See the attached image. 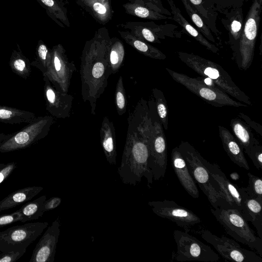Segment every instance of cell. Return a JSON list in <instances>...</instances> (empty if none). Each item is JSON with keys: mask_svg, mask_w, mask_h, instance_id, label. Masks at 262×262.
<instances>
[{"mask_svg": "<svg viewBox=\"0 0 262 262\" xmlns=\"http://www.w3.org/2000/svg\"><path fill=\"white\" fill-rule=\"evenodd\" d=\"M109 42L104 40L89 42L80 58L81 96L84 102H89L91 113L94 115L97 101L105 90L112 74L107 58Z\"/></svg>", "mask_w": 262, "mask_h": 262, "instance_id": "obj_2", "label": "cell"}, {"mask_svg": "<svg viewBox=\"0 0 262 262\" xmlns=\"http://www.w3.org/2000/svg\"><path fill=\"white\" fill-rule=\"evenodd\" d=\"M167 165V142L163 126L158 117L152 120L148 164L154 180L158 181L165 177Z\"/></svg>", "mask_w": 262, "mask_h": 262, "instance_id": "obj_12", "label": "cell"}, {"mask_svg": "<svg viewBox=\"0 0 262 262\" xmlns=\"http://www.w3.org/2000/svg\"><path fill=\"white\" fill-rule=\"evenodd\" d=\"M248 185L244 187L247 194L250 197L262 200V180L261 178L250 172L248 173Z\"/></svg>", "mask_w": 262, "mask_h": 262, "instance_id": "obj_39", "label": "cell"}, {"mask_svg": "<svg viewBox=\"0 0 262 262\" xmlns=\"http://www.w3.org/2000/svg\"></svg>", "mask_w": 262, "mask_h": 262, "instance_id": "obj_49", "label": "cell"}, {"mask_svg": "<svg viewBox=\"0 0 262 262\" xmlns=\"http://www.w3.org/2000/svg\"><path fill=\"white\" fill-rule=\"evenodd\" d=\"M42 189V187L31 186L12 192L0 201V212L13 208L31 200Z\"/></svg>", "mask_w": 262, "mask_h": 262, "instance_id": "obj_26", "label": "cell"}, {"mask_svg": "<svg viewBox=\"0 0 262 262\" xmlns=\"http://www.w3.org/2000/svg\"><path fill=\"white\" fill-rule=\"evenodd\" d=\"M9 65L12 72L18 76L25 79L30 76L31 62L19 48L13 50Z\"/></svg>", "mask_w": 262, "mask_h": 262, "instance_id": "obj_32", "label": "cell"}, {"mask_svg": "<svg viewBox=\"0 0 262 262\" xmlns=\"http://www.w3.org/2000/svg\"><path fill=\"white\" fill-rule=\"evenodd\" d=\"M56 1L61 4L63 0H56Z\"/></svg>", "mask_w": 262, "mask_h": 262, "instance_id": "obj_48", "label": "cell"}, {"mask_svg": "<svg viewBox=\"0 0 262 262\" xmlns=\"http://www.w3.org/2000/svg\"><path fill=\"white\" fill-rule=\"evenodd\" d=\"M35 117L34 113L0 105V122H1L10 124L29 123Z\"/></svg>", "mask_w": 262, "mask_h": 262, "instance_id": "obj_30", "label": "cell"}, {"mask_svg": "<svg viewBox=\"0 0 262 262\" xmlns=\"http://www.w3.org/2000/svg\"><path fill=\"white\" fill-rule=\"evenodd\" d=\"M125 41L144 55L155 59L164 60L166 55L157 48L149 45L128 32H120Z\"/></svg>", "mask_w": 262, "mask_h": 262, "instance_id": "obj_29", "label": "cell"}, {"mask_svg": "<svg viewBox=\"0 0 262 262\" xmlns=\"http://www.w3.org/2000/svg\"><path fill=\"white\" fill-rule=\"evenodd\" d=\"M17 168V164L11 162L7 164L0 163V184Z\"/></svg>", "mask_w": 262, "mask_h": 262, "instance_id": "obj_42", "label": "cell"}, {"mask_svg": "<svg viewBox=\"0 0 262 262\" xmlns=\"http://www.w3.org/2000/svg\"><path fill=\"white\" fill-rule=\"evenodd\" d=\"M126 138L118 173L125 184L135 186L143 177L147 185L153 177L148 168L152 119L147 101L141 98L127 118Z\"/></svg>", "mask_w": 262, "mask_h": 262, "instance_id": "obj_1", "label": "cell"}, {"mask_svg": "<svg viewBox=\"0 0 262 262\" xmlns=\"http://www.w3.org/2000/svg\"><path fill=\"white\" fill-rule=\"evenodd\" d=\"M244 195L245 219L256 229L258 235L262 238V200L249 196L244 187H241Z\"/></svg>", "mask_w": 262, "mask_h": 262, "instance_id": "obj_27", "label": "cell"}, {"mask_svg": "<svg viewBox=\"0 0 262 262\" xmlns=\"http://www.w3.org/2000/svg\"><path fill=\"white\" fill-rule=\"evenodd\" d=\"M61 203V199L58 196H53L48 200H46L43 204V210L45 212L50 211L56 208Z\"/></svg>", "mask_w": 262, "mask_h": 262, "instance_id": "obj_46", "label": "cell"}, {"mask_svg": "<svg viewBox=\"0 0 262 262\" xmlns=\"http://www.w3.org/2000/svg\"><path fill=\"white\" fill-rule=\"evenodd\" d=\"M211 212L227 234L255 250L262 257V239L257 236L243 215L231 207L211 208Z\"/></svg>", "mask_w": 262, "mask_h": 262, "instance_id": "obj_5", "label": "cell"}, {"mask_svg": "<svg viewBox=\"0 0 262 262\" xmlns=\"http://www.w3.org/2000/svg\"><path fill=\"white\" fill-rule=\"evenodd\" d=\"M196 232L204 240L212 245L223 258L227 260L236 262H262V257L252 251L243 248L235 240L224 235L217 236L205 229H201Z\"/></svg>", "mask_w": 262, "mask_h": 262, "instance_id": "obj_11", "label": "cell"}, {"mask_svg": "<svg viewBox=\"0 0 262 262\" xmlns=\"http://www.w3.org/2000/svg\"><path fill=\"white\" fill-rule=\"evenodd\" d=\"M115 103L117 112L122 116L126 112L127 99L123 78L120 76L117 81L115 92Z\"/></svg>", "mask_w": 262, "mask_h": 262, "instance_id": "obj_38", "label": "cell"}, {"mask_svg": "<svg viewBox=\"0 0 262 262\" xmlns=\"http://www.w3.org/2000/svg\"><path fill=\"white\" fill-rule=\"evenodd\" d=\"M216 12L221 13L223 10L229 9L238 3H243V0H212Z\"/></svg>", "mask_w": 262, "mask_h": 262, "instance_id": "obj_43", "label": "cell"}, {"mask_svg": "<svg viewBox=\"0 0 262 262\" xmlns=\"http://www.w3.org/2000/svg\"><path fill=\"white\" fill-rule=\"evenodd\" d=\"M181 1L183 3L189 18L195 25L196 29L208 40L213 42L214 43H216L217 42L213 36L210 28L205 24L200 14L193 7V6L188 0Z\"/></svg>", "mask_w": 262, "mask_h": 262, "instance_id": "obj_35", "label": "cell"}, {"mask_svg": "<svg viewBox=\"0 0 262 262\" xmlns=\"http://www.w3.org/2000/svg\"><path fill=\"white\" fill-rule=\"evenodd\" d=\"M173 235L177 245L176 260L203 262H216L219 260V255L209 246L189 232L175 230Z\"/></svg>", "mask_w": 262, "mask_h": 262, "instance_id": "obj_10", "label": "cell"}, {"mask_svg": "<svg viewBox=\"0 0 262 262\" xmlns=\"http://www.w3.org/2000/svg\"><path fill=\"white\" fill-rule=\"evenodd\" d=\"M230 127L233 136L247 155L253 145L260 144L249 126L239 117L231 120Z\"/></svg>", "mask_w": 262, "mask_h": 262, "instance_id": "obj_25", "label": "cell"}, {"mask_svg": "<svg viewBox=\"0 0 262 262\" xmlns=\"http://www.w3.org/2000/svg\"><path fill=\"white\" fill-rule=\"evenodd\" d=\"M126 11L137 17L151 20L172 19L171 16L166 15L157 6L146 0L135 1V5L126 4Z\"/></svg>", "mask_w": 262, "mask_h": 262, "instance_id": "obj_24", "label": "cell"}, {"mask_svg": "<svg viewBox=\"0 0 262 262\" xmlns=\"http://www.w3.org/2000/svg\"><path fill=\"white\" fill-rule=\"evenodd\" d=\"M59 219L53 221L37 243L29 262H54L60 232Z\"/></svg>", "mask_w": 262, "mask_h": 262, "instance_id": "obj_17", "label": "cell"}, {"mask_svg": "<svg viewBox=\"0 0 262 262\" xmlns=\"http://www.w3.org/2000/svg\"><path fill=\"white\" fill-rule=\"evenodd\" d=\"M200 14L210 30L216 35L221 34L216 26L217 13L212 0H188Z\"/></svg>", "mask_w": 262, "mask_h": 262, "instance_id": "obj_28", "label": "cell"}, {"mask_svg": "<svg viewBox=\"0 0 262 262\" xmlns=\"http://www.w3.org/2000/svg\"><path fill=\"white\" fill-rule=\"evenodd\" d=\"M171 162L174 173L183 188L193 198H198L199 191L196 184L189 172L178 146L172 149Z\"/></svg>", "mask_w": 262, "mask_h": 262, "instance_id": "obj_20", "label": "cell"}, {"mask_svg": "<svg viewBox=\"0 0 262 262\" xmlns=\"http://www.w3.org/2000/svg\"><path fill=\"white\" fill-rule=\"evenodd\" d=\"M43 79L46 110L57 118L69 117L74 99L73 96L57 90L47 76H43Z\"/></svg>", "mask_w": 262, "mask_h": 262, "instance_id": "obj_16", "label": "cell"}, {"mask_svg": "<svg viewBox=\"0 0 262 262\" xmlns=\"http://www.w3.org/2000/svg\"><path fill=\"white\" fill-rule=\"evenodd\" d=\"M172 78L208 103L216 106L247 107V105L231 98L217 86L206 84L199 78H192L186 74L166 68Z\"/></svg>", "mask_w": 262, "mask_h": 262, "instance_id": "obj_7", "label": "cell"}, {"mask_svg": "<svg viewBox=\"0 0 262 262\" xmlns=\"http://www.w3.org/2000/svg\"><path fill=\"white\" fill-rule=\"evenodd\" d=\"M54 123L52 116L46 115L35 117L27 125L0 144V152H8L23 149L45 138Z\"/></svg>", "mask_w": 262, "mask_h": 262, "instance_id": "obj_8", "label": "cell"}, {"mask_svg": "<svg viewBox=\"0 0 262 262\" xmlns=\"http://www.w3.org/2000/svg\"><path fill=\"white\" fill-rule=\"evenodd\" d=\"M178 57L189 68L204 77L210 79L221 90L239 101L252 105L250 98L233 82L230 75L217 63L193 53L177 52Z\"/></svg>", "mask_w": 262, "mask_h": 262, "instance_id": "obj_3", "label": "cell"}, {"mask_svg": "<svg viewBox=\"0 0 262 262\" xmlns=\"http://www.w3.org/2000/svg\"><path fill=\"white\" fill-rule=\"evenodd\" d=\"M243 4V3H238L221 12L223 14L221 21L228 32L229 44L232 50L234 59H235L236 56L244 28Z\"/></svg>", "mask_w": 262, "mask_h": 262, "instance_id": "obj_18", "label": "cell"}, {"mask_svg": "<svg viewBox=\"0 0 262 262\" xmlns=\"http://www.w3.org/2000/svg\"><path fill=\"white\" fill-rule=\"evenodd\" d=\"M201 160L227 202L231 207L237 209L245 218L244 195L241 187L231 183L217 164L210 163L202 156Z\"/></svg>", "mask_w": 262, "mask_h": 262, "instance_id": "obj_15", "label": "cell"}, {"mask_svg": "<svg viewBox=\"0 0 262 262\" xmlns=\"http://www.w3.org/2000/svg\"><path fill=\"white\" fill-rule=\"evenodd\" d=\"M189 172L213 208L231 207L219 190L215 182L201 160V155L187 141H182L178 146Z\"/></svg>", "mask_w": 262, "mask_h": 262, "instance_id": "obj_4", "label": "cell"}, {"mask_svg": "<svg viewBox=\"0 0 262 262\" xmlns=\"http://www.w3.org/2000/svg\"><path fill=\"white\" fill-rule=\"evenodd\" d=\"M238 117L248 125L250 128L254 129L257 134H259L262 136V127L261 125L252 120L250 118L243 113H239L238 114Z\"/></svg>", "mask_w": 262, "mask_h": 262, "instance_id": "obj_45", "label": "cell"}, {"mask_svg": "<svg viewBox=\"0 0 262 262\" xmlns=\"http://www.w3.org/2000/svg\"><path fill=\"white\" fill-rule=\"evenodd\" d=\"M218 128L223 148L230 159L239 167L249 170L244 150L233 135L224 126L219 125Z\"/></svg>", "mask_w": 262, "mask_h": 262, "instance_id": "obj_21", "label": "cell"}, {"mask_svg": "<svg viewBox=\"0 0 262 262\" xmlns=\"http://www.w3.org/2000/svg\"><path fill=\"white\" fill-rule=\"evenodd\" d=\"M46 200V196L42 195L34 200L28 201L23 205L17 210L20 214V222L25 223L36 220L41 217L45 212L43 210V204Z\"/></svg>", "mask_w": 262, "mask_h": 262, "instance_id": "obj_31", "label": "cell"}, {"mask_svg": "<svg viewBox=\"0 0 262 262\" xmlns=\"http://www.w3.org/2000/svg\"><path fill=\"white\" fill-rule=\"evenodd\" d=\"M247 155L257 169L262 168V146L260 144L253 145Z\"/></svg>", "mask_w": 262, "mask_h": 262, "instance_id": "obj_40", "label": "cell"}, {"mask_svg": "<svg viewBox=\"0 0 262 262\" xmlns=\"http://www.w3.org/2000/svg\"><path fill=\"white\" fill-rule=\"evenodd\" d=\"M148 204L157 215L171 221L185 231L189 232L193 227L202 222L193 212L172 200L152 201Z\"/></svg>", "mask_w": 262, "mask_h": 262, "instance_id": "obj_14", "label": "cell"}, {"mask_svg": "<svg viewBox=\"0 0 262 262\" xmlns=\"http://www.w3.org/2000/svg\"><path fill=\"white\" fill-rule=\"evenodd\" d=\"M20 217L18 210L7 214L0 215V228L12 223L20 222Z\"/></svg>", "mask_w": 262, "mask_h": 262, "instance_id": "obj_44", "label": "cell"}, {"mask_svg": "<svg viewBox=\"0 0 262 262\" xmlns=\"http://www.w3.org/2000/svg\"><path fill=\"white\" fill-rule=\"evenodd\" d=\"M167 2L171 10L172 19L177 22L189 35L204 46L207 50L214 53H218L219 52V48L215 45L208 40L196 28L194 27L186 19L173 1L167 0Z\"/></svg>", "mask_w": 262, "mask_h": 262, "instance_id": "obj_23", "label": "cell"}, {"mask_svg": "<svg viewBox=\"0 0 262 262\" xmlns=\"http://www.w3.org/2000/svg\"><path fill=\"white\" fill-rule=\"evenodd\" d=\"M101 144L107 161L111 165L116 164L117 141L113 122L107 116L103 117L100 129Z\"/></svg>", "mask_w": 262, "mask_h": 262, "instance_id": "obj_22", "label": "cell"}, {"mask_svg": "<svg viewBox=\"0 0 262 262\" xmlns=\"http://www.w3.org/2000/svg\"><path fill=\"white\" fill-rule=\"evenodd\" d=\"M261 10L262 0H253L244 20L235 57L238 67L244 70L250 68L253 60Z\"/></svg>", "mask_w": 262, "mask_h": 262, "instance_id": "obj_6", "label": "cell"}, {"mask_svg": "<svg viewBox=\"0 0 262 262\" xmlns=\"http://www.w3.org/2000/svg\"><path fill=\"white\" fill-rule=\"evenodd\" d=\"M51 49L42 40H39L36 47L35 58L31 62V65L37 68L45 76L51 65Z\"/></svg>", "mask_w": 262, "mask_h": 262, "instance_id": "obj_34", "label": "cell"}, {"mask_svg": "<svg viewBox=\"0 0 262 262\" xmlns=\"http://www.w3.org/2000/svg\"><path fill=\"white\" fill-rule=\"evenodd\" d=\"M128 25L133 26L129 28L134 29V36L150 42L161 43L160 39L166 37H179L177 28L178 27L172 24L158 25L153 22L129 23Z\"/></svg>", "mask_w": 262, "mask_h": 262, "instance_id": "obj_19", "label": "cell"}, {"mask_svg": "<svg viewBox=\"0 0 262 262\" xmlns=\"http://www.w3.org/2000/svg\"><path fill=\"white\" fill-rule=\"evenodd\" d=\"M160 8L166 15L171 16V12L165 9L163 6L162 0H146Z\"/></svg>", "mask_w": 262, "mask_h": 262, "instance_id": "obj_47", "label": "cell"}, {"mask_svg": "<svg viewBox=\"0 0 262 262\" xmlns=\"http://www.w3.org/2000/svg\"><path fill=\"white\" fill-rule=\"evenodd\" d=\"M26 250L9 251L0 253V262H15L20 258Z\"/></svg>", "mask_w": 262, "mask_h": 262, "instance_id": "obj_41", "label": "cell"}, {"mask_svg": "<svg viewBox=\"0 0 262 262\" xmlns=\"http://www.w3.org/2000/svg\"><path fill=\"white\" fill-rule=\"evenodd\" d=\"M125 50L123 44L117 39L109 42L107 58L112 74L117 73L123 64Z\"/></svg>", "mask_w": 262, "mask_h": 262, "instance_id": "obj_33", "label": "cell"}, {"mask_svg": "<svg viewBox=\"0 0 262 262\" xmlns=\"http://www.w3.org/2000/svg\"><path fill=\"white\" fill-rule=\"evenodd\" d=\"M158 117L165 130L168 129V109L163 93L157 88L152 90Z\"/></svg>", "mask_w": 262, "mask_h": 262, "instance_id": "obj_36", "label": "cell"}, {"mask_svg": "<svg viewBox=\"0 0 262 262\" xmlns=\"http://www.w3.org/2000/svg\"><path fill=\"white\" fill-rule=\"evenodd\" d=\"M47 222L29 223L11 227L0 232V253L27 250L48 227Z\"/></svg>", "mask_w": 262, "mask_h": 262, "instance_id": "obj_9", "label": "cell"}, {"mask_svg": "<svg viewBox=\"0 0 262 262\" xmlns=\"http://www.w3.org/2000/svg\"><path fill=\"white\" fill-rule=\"evenodd\" d=\"M46 10L47 13L53 19L59 24L57 19L68 25L66 18V12L60 3L56 0H36Z\"/></svg>", "mask_w": 262, "mask_h": 262, "instance_id": "obj_37", "label": "cell"}, {"mask_svg": "<svg viewBox=\"0 0 262 262\" xmlns=\"http://www.w3.org/2000/svg\"><path fill=\"white\" fill-rule=\"evenodd\" d=\"M51 51V63L45 76L57 90L68 93L73 74L76 70V67L73 61H69L61 45L54 46Z\"/></svg>", "mask_w": 262, "mask_h": 262, "instance_id": "obj_13", "label": "cell"}]
</instances>
